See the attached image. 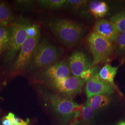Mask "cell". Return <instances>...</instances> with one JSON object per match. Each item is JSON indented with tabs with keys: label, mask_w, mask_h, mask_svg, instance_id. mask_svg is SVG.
I'll list each match as a JSON object with an SVG mask.
<instances>
[{
	"label": "cell",
	"mask_w": 125,
	"mask_h": 125,
	"mask_svg": "<svg viewBox=\"0 0 125 125\" xmlns=\"http://www.w3.org/2000/svg\"><path fill=\"white\" fill-rule=\"evenodd\" d=\"M47 26L57 40L66 47L78 44L86 30L80 23L64 19H52L48 21Z\"/></svg>",
	"instance_id": "6da1fadb"
},
{
	"label": "cell",
	"mask_w": 125,
	"mask_h": 125,
	"mask_svg": "<svg viewBox=\"0 0 125 125\" xmlns=\"http://www.w3.org/2000/svg\"><path fill=\"white\" fill-rule=\"evenodd\" d=\"M63 53L62 48L52 44L45 38H42L40 40L27 72L43 69L58 61Z\"/></svg>",
	"instance_id": "7a4b0ae2"
},
{
	"label": "cell",
	"mask_w": 125,
	"mask_h": 125,
	"mask_svg": "<svg viewBox=\"0 0 125 125\" xmlns=\"http://www.w3.org/2000/svg\"><path fill=\"white\" fill-rule=\"evenodd\" d=\"M31 24L27 18L21 16L9 26L10 40L5 55V62L7 63H11L16 58L28 38L27 28Z\"/></svg>",
	"instance_id": "3957f363"
},
{
	"label": "cell",
	"mask_w": 125,
	"mask_h": 125,
	"mask_svg": "<svg viewBox=\"0 0 125 125\" xmlns=\"http://www.w3.org/2000/svg\"><path fill=\"white\" fill-rule=\"evenodd\" d=\"M45 103L64 121L68 122L73 118L80 105L75 103L71 98L66 97L45 90H39Z\"/></svg>",
	"instance_id": "277c9868"
},
{
	"label": "cell",
	"mask_w": 125,
	"mask_h": 125,
	"mask_svg": "<svg viewBox=\"0 0 125 125\" xmlns=\"http://www.w3.org/2000/svg\"><path fill=\"white\" fill-rule=\"evenodd\" d=\"M40 40V36L27 38L11 67L9 72L10 77L21 75L28 70L35 53Z\"/></svg>",
	"instance_id": "5b68a950"
},
{
	"label": "cell",
	"mask_w": 125,
	"mask_h": 125,
	"mask_svg": "<svg viewBox=\"0 0 125 125\" xmlns=\"http://www.w3.org/2000/svg\"><path fill=\"white\" fill-rule=\"evenodd\" d=\"M87 41L93 56V67L104 62L109 58L114 50L113 43L94 31L89 33Z\"/></svg>",
	"instance_id": "8992f818"
},
{
	"label": "cell",
	"mask_w": 125,
	"mask_h": 125,
	"mask_svg": "<svg viewBox=\"0 0 125 125\" xmlns=\"http://www.w3.org/2000/svg\"><path fill=\"white\" fill-rule=\"evenodd\" d=\"M47 83L59 94L64 97L71 98L81 93L85 82L80 77L72 75L63 79Z\"/></svg>",
	"instance_id": "52a82bcc"
},
{
	"label": "cell",
	"mask_w": 125,
	"mask_h": 125,
	"mask_svg": "<svg viewBox=\"0 0 125 125\" xmlns=\"http://www.w3.org/2000/svg\"><path fill=\"white\" fill-rule=\"evenodd\" d=\"M72 73L67 62L63 60H58L41 70L37 77L47 82L61 80L71 76Z\"/></svg>",
	"instance_id": "ba28073f"
},
{
	"label": "cell",
	"mask_w": 125,
	"mask_h": 125,
	"mask_svg": "<svg viewBox=\"0 0 125 125\" xmlns=\"http://www.w3.org/2000/svg\"><path fill=\"white\" fill-rule=\"evenodd\" d=\"M66 62L72 75L78 77L85 70L93 67L92 61L87 54L78 50L73 52L67 57Z\"/></svg>",
	"instance_id": "9c48e42d"
},
{
	"label": "cell",
	"mask_w": 125,
	"mask_h": 125,
	"mask_svg": "<svg viewBox=\"0 0 125 125\" xmlns=\"http://www.w3.org/2000/svg\"><path fill=\"white\" fill-rule=\"evenodd\" d=\"M114 90L112 85L100 78L98 73L86 82L85 91L88 98L99 94H112Z\"/></svg>",
	"instance_id": "30bf717a"
},
{
	"label": "cell",
	"mask_w": 125,
	"mask_h": 125,
	"mask_svg": "<svg viewBox=\"0 0 125 125\" xmlns=\"http://www.w3.org/2000/svg\"><path fill=\"white\" fill-rule=\"evenodd\" d=\"M93 31L112 43L116 42L120 33L109 21L100 20L94 24Z\"/></svg>",
	"instance_id": "8fae6325"
},
{
	"label": "cell",
	"mask_w": 125,
	"mask_h": 125,
	"mask_svg": "<svg viewBox=\"0 0 125 125\" xmlns=\"http://www.w3.org/2000/svg\"><path fill=\"white\" fill-rule=\"evenodd\" d=\"M111 94H99L88 98L85 105L96 111L108 106L111 100Z\"/></svg>",
	"instance_id": "7c38bea8"
},
{
	"label": "cell",
	"mask_w": 125,
	"mask_h": 125,
	"mask_svg": "<svg viewBox=\"0 0 125 125\" xmlns=\"http://www.w3.org/2000/svg\"><path fill=\"white\" fill-rule=\"evenodd\" d=\"M88 8L89 13L96 19L104 17L108 11V6L103 1H91L89 3Z\"/></svg>",
	"instance_id": "4fadbf2b"
},
{
	"label": "cell",
	"mask_w": 125,
	"mask_h": 125,
	"mask_svg": "<svg viewBox=\"0 0 125 125\" xmlns=\"http://www.w3.org/2000/svg\"><path fill=\"white\" fill-rule=\"evenodd\" d=\"M118 69V67H113L110 64H106L98 72V75L102 80L115 88V85L114 83V79L117 73Z\"/></svg>",
	"instance_id": "5bb4252c"
},
{
	"label": "cell",
	"mask_w": 125,
	"mask_h": 125,
	"mask_svg": "<svg viewBox=\"0 0 125 125\" xmlns=\"http://www.w3.org/2000/svg\"><path fill=\"white\" fill-rule=\"evenodd\" d=\"M13 20V13L9 5L0 2V27H9Z\"/></svg>",
	"instance_id": "9a60e30c"
},
{
	"label": "cell",
	"mask_w": 125,
	"mask_h": 125,
	"mask_svg": "<svg viewBox=\"0 0 125 125\" xmlns=\"http://www.w3.org/2000/svg\"><path fill=\"white\" fill-rule=\"evenodd\" d=\"M89 1L85 0H66L63 7L74 12H83L88 7Z\"/></svg>",
	"instance_id": "2e32d148"
},
{
	"label": "cell",
	"mask_w": 125,
	"mask_h": 125,
	"mask_svg": "<svg viewBox=\"0 0 125 125\" xmlns=\"http://www.w3.org/2000/svg\"><path fill=\"white\" fill-rule=\"evenodd\" d=\"M109 21L116 27L120 34L125 31V10L112 16Z\"/></svg>",
	"instance_id": "e0dca14e"
},
{
	"label": "cell",
	"mask_w": 125,
	"mask_h": 125,
	"mask_svg": "<svg viewBox=\"0 0 125 125\" xmlns=\"http://www.w3.org/2000/svg\"><path fill=\"white\" fill-rule=\"evenodd\" d=\"M66 0H38L40 7L45 9L57 10L63 7Z\"/></svg>",
	"instance_id": "ac0fdd59"
},
{
	"label": "cell",
	"mask_w": 125,
	"mask_h": 125,
	"mask_svg": "<svg viewBox=\"0 0 125 125\" xmlns=\"http://www.w3.org/2000/svg\"><path fill=\"white\" fill-rule=\"evenodd\" d=\"M10 36L9 27H0V51H6Z\"/></svg>",
	"instance_id": "d6986e66"
},
{
	"label": "cell",
	"mask_w": 125,
	"mask_h": 125,
	"mask_svg": "<svg viewBox=\"0 0 125 125\" xmlns=\"http://www.w3.org/2000/svg\"><path fill=\"white\" fill-rule=\"evenodd\" d=\"M82 120L85 124H90L94 118V111L86 105H83L82 109Z\"/></svg>",
	"instance_id": "ffe728a7"
},
{
	"label": "cell",
	"mask_w": 125,
	"mask_h": 125,
	"mask_svg": "<svg viewBox=\"0 0 125 125\" xmlns=\"http://www.w3.org/2000/svg\"><path fill=\"white\" fill-rule=\"evenodd\" d=\"M116 51L120 54L125 52V31L120 34L116 41Z\"/></svg>",
	"instance_id": "44dd1931"
},
{
	"label": "cell",
	"mask_w": 125,
	"mask_h": 125,
	"mask_svg": "<svg viewBox=\"0 0 125 125\" xmlns=\"http://www.w3.org/2000/svg\"><path fill=\"white\" fill-rule=\"evenodd\" d=\"M27 34L28 37L36 38L40 36V27L36 24H31L27 28Z\"/></svg>",
	"instance_id": "7402d4cb"
},
{
	"label": "cell",
	"mask_w": 125,
	"mask_h": 125,
	"mask_svg": "<svg viewBox=\"0 0 125 125\" xmlns=\"http://www.w3.org/2000/svg\"><path fill=\"white\" fill-rule=\"evenodd\" d=\"M97 67L93 66L85 70L81 74L80 78L86 82L98 72L97 71Z\"/></svg>",
	"instance_id": "603a6c76"
},
{
	"label": "cell",
	"mask_w": 125,
	"mask_h": 125,
	"mask_svg": "<svg viewBox=\"0 0 125 125\" xmlns=\"http://www.w3.org/2000/svg\"><path fill=\"white\" fill-rule=\"evenodd\" d=\"M6 117L12 121L13 125H29V121L27 120L26 121L21 118L16 117L12 113H9V115Z\"/></svg>",
	"instance_id": "cb8c5ba5"
},
{
	"label": "cell",
	"mask_w": 125,
	"mask_h": 125,
	"mask_svg": "<svg viewBox=\"0 0 125 125\" xmlns=\"http://www.w3.org/2000/svg\"><path fill=\"white\" fill-rule=\"evenodd\" d=\"M2 125H13L12 121L8 119L6 116L4 117L1 120Z\"/></svg>",
	"instance_id": "d4e9b609"
},
{
	"label": "cell",
	"mask_w": 125,
	"mask_h": 125,
	"mask_svg": "<svg viewBox=\"0 0 125 125\" xmlns=\"http://www.w3.org/2000/svg\"><path fill=\"white\" fill-rule=\"evenodd\" d=\"M80 121H73L72 123L69 125H80Z\"/></svg>",
	"instance_id": "484cf974"
},
{
	"label": "cell",
	"mask_w": 125,
	"mask_h": 125,
	"mask_svg": "<svg viewBox=\"0 0 125 125\" xmlns=\"http://www.w3.org/2000/svg\"><path fill=\"white\" fill-rule=\"evenodd\" d=\"M118 125H125V121H122L118 123Z\"/></svg>",
	"instance_id": "4316f807"
},
{
	"label": "cell",
	"mask_w": 125,
	"mask_h": 125,
	"mask_svg": "<svg viewBox=\"0 0 125 125\" xmlns=\"http://www.w3.org/2000/svg\"></svg>",
	"instance_id": "83f0119b"
},
{
	"label": "cell",
	"mask_w": 125,
	"mask_h": 125,
	"mask_svg": "<svg viewBox=\"0 0 125 125\" xmlns=\"http://www.w3.org/2000/svg\"></svg>",
	"instance_id": "f1b7e54d"
}]
</instances>
